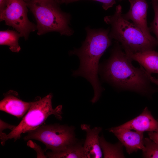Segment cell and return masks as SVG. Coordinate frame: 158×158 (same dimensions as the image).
<instances>
[{"label":"cell","mask_w":158,"mask_h":158,"mask_svg":"<svg viewBox=\"0 0 158 158\" xmlns=\"http://www.w3.org/2000/svg\"><path fill=\"white\" fill-rule=\"evenodd\" d=\"M85 30L86 37L81 47L70 51L69 54L78 57L80 66L77 70L73 71V75L83 77L90 83L94 93L91 101L94 103L99 100L103 91L98 75L99 61L111 45L112 39L109 36V28L93 29L88 26Z\"/></svg>","instance_id":"cell-1"},{"label":"cell","mask_w":158,"mask_h":158,"mask_svg":"<svg viewBox=\"0 0 158 158\" xmlns=\"http://www.w3.org/2000/svg\"><path fill=\"white\" fill-rule=\"evenodd\" d=\"M118 43L116 44L109 58L99 69L103 78L122 89L145 95L152 92L147 72L141 66L140 68L133 66L132 60Z\"/></svg>","instance_id":"cell-2"},{"label":"cell","mask_w":158,"mask_h":158,"mask_svg":"<svg viewBox=\"0 0 158 158\" xmlns=\"http://www.w3.org/2000/svg\"><path fill=\"white\" fill-rule=\"evenodd\" d=\"M104 20L110 26V38L121 43L128 55L154 50L158 45L157 40L148 38L139 28L123 17L120 5L116 7L114 14L106 16Z\"/></svg>","instance_id":"cell-3"},{"label":"cell","mask_w":158,"mask_h":158,"mask_svg":"<svg viewBox=\"0 0 158 158\" xmlns=\"http://www.w3.org/2000/svg\"><path fill=\"white\" fill-rule=\"evenodd\" d=\"M55 0H29L27 5L36 22L37 34L41 35L55 32L70 36L74 33L70 26L71 14L63 11Z\"/></svg>","instance_id":"cell-4"},{"label":"cell","mask_w":158,"mask_h":158,"mask_svg":"<svg viewBox=\"0 0 158 158\" xmlns=\"http://www.w3.org/2000/svg\"><path fill=\"white\" fill-rule=\"evenodd\" d=\"M53 95L49 93L42 98H38L31 102L30 108L22 120L8 134H4L1 140L2 145L9 139L13 138L15 142L22 133L34 130L42 125L49 116L54 115L58 120H62V106H57L53 109L52 106Z\"/></svg>","instance_id":"cell-5"},{"label":"cell","mask_w":158,"mask_h":158,"mask_svg":"<svg viewBox=\"0 0 158 158\" xmlns=\"http://www.w3.org/2000/svg\"><path fill=\"white\" fill-rule=\"evenodd\" d=\"M73 126L59 124L42 125L35 129L27 132L23 138L25 140L34 139L40 141L48 149L57 152L64 150L77 141Z\"/></svg>","instance_id":"cell-6"},{"label":"cell","mask_w":158,"mask_h":158,"mask_svg":"<svg viewBox=\"0 0 158 158\" xmlns=\"http://www.w3.org/2000/svg\"><path fill=\"white\" fill-rule=\"evenodd\" d=\"M29 0H8L7 6L0 12V21L11 26L19 32L25 40L30 33L37 30L36 25L30 22L28 17Z\"/></svg>","instance_id":"cell-7"},{"label":"cell","mask_w":158,"mask_h":158,"mask_svg":"<svg viewBox=\"0 0 158 158\" xmlns=\"http://www.w3.org/2000/svg\"><path fill=\"white\" fill-rule=\"evenodd\" d=\"M130 6L129 11L123 14L127 20H131L141 30L149 39L154 41L156 39L150 34L147 22V13L148 7L146 0H128Z\"/></svg>","instance_id":"cell-8"},{"label":"cell","mask_w":158,"mask_h":158,"mask_svg":"<svg viewBox=\"0 0 158 158\" xmlns=\"http://www.w3.org/2000/svg\"><path fill=\"white\" fill-rule=\"evenodd\" d=\"M109 131L118 138L125 147L129 154L140 150L142 151L145 148L143 132L133 131L129 129L118 128L116 127L111 128Z\"/></svg>","instance_id":"cell-9"},{"label":"cell","mask_w":158,"mask_h":158,"mask_svg":"<svg viewBox=\"0 0 158 158\" xmlns=\"http://www.w3.org/2000/svg\"><path fill=\"white\" fill-rule=\"evenodd\" d=\"M4 98L0 102V110L16 116L23 117L28 112L31 102L22 100L17 92L11 90L4 94Z\"/></svg>","instance_id":"cell-10"},{"label":"cell","mask_w":158,"mask_h":158,"mask_svg":"<svg viewBox=\"0 0 158 158\" xmlns=\"http://www.w3.org/2000/svg\"><path fill=\"white\" fill-rule=\"evenodd\" d=\"M81 128L86 133L83 145L85 158H102V153L99 136L102 128L95 127L91 129L90 126L85 124L81 125Z\"/></svg>","instance_id":"cell-11"},{"label":"cell","mask_w":158,"mask_h":158,"mask_svg":"<svg viewBox=\"0 0 158 158\" xmlns=\"http://www.w3.org/2000/svg\"><path fill=\"white\" fill-rule=\"evenodd\" d=\"M116 127L142 132H157L158 121L154 118L148 108L145 107L139 115Z\"/></svg>","instance_id":"cell-12"},{"label":"cell","mask_w":158,"mask_h":158,"mask_svg":"<svg viewBox=\"0 0 158 158\" xmlns=\"http://www.w3.org/2000/svg\"><path fill=\"white\" fill-rule=\"evenodd\" d=\"M128 55L132 60L138 62L149 74H158V52L151 50Z\"/></svg>","instance_id":"cell-13"},{"label":"cell","mask_w":158,"mask_h":158,"mask_svg":"<svg viewBox=\"0 0 158 158\" xmlns=\"http://www.w3.org/2000/svg\"><path fill=\"white\" fill-rule=\"evenodd\" d=\"M82 142L77 140L64 150L57 152L51 151L46 153V158H85Z\"/></svg>","instance_id":"cell-14"},{"label":"cell","mask_w":158,"mask_h":158,"mask_svg":"<svg viewBox=\"0 0 158 158\" xmlns=\"http://www.w3.org/2000/svg\"><path fill=\"white\" fill-rule=\"evenodd\" d=\"M21 37L16 31L7 30L0 31V44L9 46V49L13 52L18 53L21 49L18 40Z\"/></svg>","instance_id":"cell-15"},{"label":"cell","mask_w":158,"mask_h":158,"mask_svg":"<svg viewBox=\"0 0 158 158\" xmlns=\"http://www.w3.org/2000/svg\"><path fill=\"white\" fill-rule=\"evenodd\" d=\"M99 143L104 158H124L123 145L120 142L112 144L107 142L102 135L99 138Z\"/></svg>","instance_id":"cell-16"},{"label":"cell","mask_w":158,"mask_h":158,"mask_svg":"<svg viewBox=\"0 0 158 158\" xmlns=\"http://www.w3.org/2000/svg\"><path fill=\"white\" fill-rule=\"evenodd\" d=\"M145 148L143 150V157L145 158H158V145L150 138H144Z\"/></svg>","instance_id":"cell-17"},{"label":"cell","mask_w":158,"mask_h":158,"mask_svg":"<svg viewBox=\"0 0 158 158\" xmlns=\"http://www.w3.org/2000/svg\"><path fill=\"white\" fill-rule=\"evenodd\" d=\"M151 1L154 15L149 28L150 32L152 31L156 35L158 43V2L156 0H151Z\"/></svg>","instance_id":"cell-18"},{"label":"cell","mask_w":158,"mask_h":158,"mask_svg":"<svg viewBox=\"0 0 158 158\" xmlns=\"http://www.w3.org/2000/svg\"><path fill=\"white\" fill-rule=\"evenodd\" d=\"M84 0H60V4H68L75 2ZM92 0L100 2L102 4L103 9L106 11L112 7L116 4V0Z\"/></svg>","instance_id":"cell-19"},{"label":"cell","mask_w":158,"mask_h":158,"mask_svg":"<svg viewBox=\"0 0 158 158\" xmlns=\"http://www.w3.org/2000/svg\"><path fill=\"white\" fill-rule=\"evenodd\" d=\"M16 126L11 125L5 123L1 120H0V132H2L4 129L8 128L12 130H13Z\"/></svg>","instance_id":"cell-20"},{"label":"cell","mask_w":158,"mask_h":158,"mask_svg":"<svg viewBox=\"0 0 158 158\" xmlns=\"http://www.w3.org/2000/svg\"><path fill=\"white\" fill-rule=\"evenodd\" d=\"M148 135L149 138L158 145V131L149 132Z\"/></svg>","instance_id":"cell-21"},{"label":"cell","mask_w":158,"mask_h":158,"mask_svg":"<svg viewBox=\"0 0 158 158\" xmlns=\"http://www.w3.org/2000/svg\"><path fill=\"white\" fill-rule=\"evenodd\" d=\"M8 0H0V12L4 10L6 8Z\"/></svg>","instance_id":"cell-22"},{"label":"cell","mask_w":158,"mask_h":158,"mask_svg":"<svg viewBox=\"0 0 158 158\" xmlns=\"http://www.w3.org/2000/svg\"><path fill=\"white\" fill-rule=\"evenodd\" d=\"M148 73V76L150 82L158 86V79L152 76L151 74Z\"/></svg>","instance_id":"cell-23"},{"label":"cell","mask_w":158,"mask_h":158,"mask_svg":"<svg viewBox=\"0 0 158 158\" xmlns=\"http://www.w3.org/2000/svg\"><path fill=\"white\" fill-rule=\"evenodd\" d=\"M56 0V1H58V2H59L60 4V0Z\"/></svg>","instance_id":"cell-24"},{"label":"cell","mask_w":158,"mask_h":158,"mask_svg":"<svg viewBox=\"0 0 158 158\" xmlns=\"http://www.w3.org/2000/svg\"><path fill=\"white\" fill-rule=\"evenodd\" d=\"M157 0V2H158V0Z\"/></svg>","instance_id":"cell-25"},{"label":"cell","mask_w":158,"mask_h":158,"mask_svg":"<svg viewBox=\"0 0 158 158\" xmlns=\"http://www.w3.org/2000/svg\"></svg>","instance_id":"cell-26"}]
</instances>
